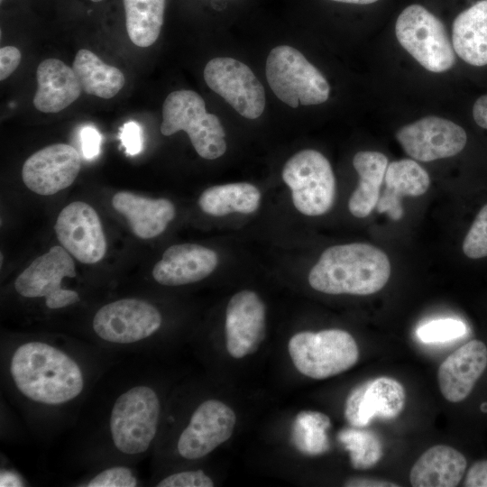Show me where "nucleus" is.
<instances>
[{
	"instance_id": "obj_1",
	"label": "nucleus",
	"mask_w": 487,
	"mask_h": 487,
	"mask_svg": "<svg viewBox=\"0 0 487 487\" xmlns=\"http://www.w3.org/2000/svg\"><path fill=\"white\" fill-rule=\"evenodd\" d=\"M8 371L22 396L44 406L68 404L79 397L86 386L78 361L60 347L43 341L19 345L10 357Z\"/></svg>"
},
{
	"instance_id": "obj_26",
	"label": "nucleus",
	"mask_w": 487,
	"mask_h": 487,
	"mask_svg": "<svg viewBox=\"0 0 487 487\" xmlns=\"http://www.w3.org/2000/svg\"><path fill=\"white\" fill-rule=\"evenodd\" d=\"M72 69L82 91L100 98L114 97L125 84L124 75L119 69L105 63L87 49L77 52Z\"/></svg>"
},
{
	"instance_id": "obj_17",
	"label": "nucleus",
	"mask_w": 487,
	"mask_h": 487,
	"mask_svg": "<svg viewBox=\"0 0 487 487\" xmlns=\"http://www.w3.org/2000/svg\"><path fill=\"white\" fill-rule=\"evenodd\" d=\"M265 305L257 293L241 290L230 299L225 312L228 354L236 359L254 353L265 336Z\"/></svg>"
},
{
	"instance_id": "obj_8",
	"label": "nucleus",
	"mask_w": 487,
	"mask_h": 487,
	"mask_svg": "<svg viewBox=\"0 0 487 487\" xmlns=\"http://www.w3.org/2000/svg\"><path fill=\"white\" fill-rule=\"evenodd\" d=\"M282 179L291 190L294 207L303 215L326 213L335 196V179L328 160L315 150L290 157L282 169Z\"/></svg>"
},
{
	"instance_id": "obj_16",
	"label": "nucleus",
	"mask_w": 487,
	"mask_h": 487,
	"mask_svg": "<svg viewBox=\"0 0 487 487\" xmlns=\"http://www.w3.org/2000/svg\"><path fill=\"white\" fill-rule=\"evenodd\" d=\"M404 387L391 377H378L357 385L349 393L345 407L347 422L364 427L374 418L392 419L404 409Z\"/></svg>"
},
{
	"instance_id": "obj_6",
	"label": "nucleus",
	"mask_w": 487,
	"mask_h": 487,
	"mask_svg": "<svg viewBox=\"0 0 487 487\" xmlns=\"http://www.w3.org/2000/svg\"><path fill=\"white\" fill-rule=\"evenodd\" d=\"M288 349L298 371L317 380L345 372L359 358L355 340L341 329L298 333L290 338Z\"/></svg>"
},
{
	"instance_id": "obj_29",
	"label": "nucleus",
	"mask_w": 487,
	"mask_h": 487,
	"mask_svg": "<svg viewBox=\"0 0 487 487\" xmlns=\"http://www.w3.org/2000/svg\"><path fill=\"white\" fill-rule=\"evenodd\" d=\"M329 418L320 412L306 411L298 415L293 430L294 442L303 453L317 455L329 449L326 429Z\"/></svg>"
},
{
	"instance_id": "obj_7",
	"label": "nucleus",
	"mask_w": 487,
	"mask_h": 487,
	"mask_svg": "<svg viewBox=\"0 0 487 487\" xmlns=\"http://www.w3.org/2000/svg\"><path fill=\"white\" fill-rule=\"evenodd\" d=\"M396 37L400 45L426 69H450L455 56L443 23L420 5L407 6L397 18Z\"/></svg>"
},
{
	"instance_id": "obj_25",
	"label": "nucleus",
	"mask_w": 487,
	"mask_h": 487,
	"mask_svg": "<svg viewBox=\"0 0 487 487\" xmlns=\"http://www.w3.org/2000/svg\"><path fill=\"white\" fill-rule=\"evenodd\" d=\"M353 165L360 179L349 198L348 208L354 216L363 218L370 215L380 198L388 159L379 152L362 151L354 155Z\"/></svg>"
},
{
	"instance_id": "obj_34",
	"label": "nucleus",
	"mask_w": 487,
	"mask_h": 487,
	"mask_svg": "<svg viewBox=\"0 0 487 487\" xmlns=\"http://www.w3.org/2000/svg\"><path fill=\"white\" fill-rule=\"evenodd\" d=\"M158 487H212L214 482L202 470L182 471L161 480Z\"/></svg>"
},
{
	"instance_id": "obj_40",
	"label": "nucleus",
	"mask_w": 487,
	"mask_h": 487,
	"mask_svg": "<svg viewBox=\"0 0 487 487\" xmlns=\"http://www.w3.org/2000/svg\"><path fill=\"white\" fill-rule=\"evenodd\" d=\"M345 486H351V487H355V486L391 487L392 486V487H395L398 485L393 482L382 481V480L381 481V480L367 479V478H350L345 482Z\"/></svg>"
},
{
	"instance_id": "obj_33",
	"label": "nucleus",
	"mask_w": 487,
	"mask_h": 487,
	"mask_svg": "<svg viewBox=\"0 0 487 487\" xmlns=\"http://www.w3.org/2000/svg\"><path fill=\"white\" fill-rule=\"evenodd\" d=\"M139 480L133 471L126 466H113L102 470L82 486L87 487H134Z\"/></svg>"
},
{
	"instance_id": "obj_23",
	"label": "nucleus",
	"mask_w": 487,
	"mask_h": 487,
	"mask_svg": "<svg viewBox=\"0 0 487 487\" xmlns=\"http://www.w3.org/2000/svg\"><path fill=\"white\" fill-rule=\"evenodd\" d=\"M464 455L452 446H431L413 464L409 481L413 487H455L466 470Z\"/></svg>"
},
{
	"instance_id": "obj_28",
	"label": "nucleus",
	"mask_w": 487,
	"mask_h": 487,
	"mask_svg": "<svg viewBox=\"0 0 487 487\" xmlns=\"http://www.w3.org/2000/svg\"><path fill=\"white\" fill-rule=\"evenodd\" d=\"M166 0H124L126 31L138 47H149L158 39Z\"/></svg>"
},
{
	"instance_id": "obj_18",
	"label": "nucleus",
	"mask_w": 487,
	"mask_h": 487,
	"mask_svg": "<svg viewBox=\"0 0 487 487\" xmlns=\"http://www.w3.org/2000/svg\"><path fill=\"white\" fill-rule=\"evenodd\" d=\"M487 367V347L479 340L464 344L440 364L437 381L444 398L457 403L472 392Z\"/></svg>"
},
{
	"instance_id": "obj_31",
	"label": "nucleus",
	"mask_w": 487,
	"mask_h": 487,
	"mask_svg": "<svg viewBox=\"0 0 487 487\" xmlns=\"http://www.w3.org/2000/svg\"><path fill=\"white\" fill-rule=\"evenodd\" d=\"M465 331L463 322L454 318H443L421 325L417 329V335L424 343H438L458 338Z\"/></svg>"
},
{
	"instance_id": "obj_9",
	"label": "nucleus",
	"mask_w": 487,
	"mask_h": 487,
	"mask_svg": "<svg viewBox=\"0 0 487 487\" xmlns=\"http://www.w3.org/2000/svg\"><path fill=\"white\" fill-rule=\"evenodd\" d=\"M75 263L69 252L59 245L37 257L15 280L14 289L27 299H44L50 309H60L80 300L76 290L65 289V277L76 276Z\"/></svg>"
},
{
	"instance_id": "obj_43",
	"label": "nucleus",
	"mask_w": 487,
	"mask_h": 487,
	"mask_svg": "<svg viewBox=\"0 0 487 487\" xmlns=\"http://www.w3.org/2000/svg\"><path fill=\"white\" fill-rule=\"evenodd\" d=\"M90 1L95 2V3H97V2H101V1H103V0H90Z\"/></svg>"
},
{
	"instance_id": "obj_30",
	"label": "nucleus",
	"mask_w": 487,
	"mask_h": 487,
	"mask_svg": "<svg viewBox=\"0 0 487 487\" xmlns=\"http://www.w3.org/2000/svg\"><path fill=\"white\" fill-rule=\"evenodd\" d=\"M360 428H344L339 432L338 439L349 451L352 466L368 469L381 459L382 444L375 433Z\"/></svg>"
},
{
	"instance_id": "obj_41",
	"label": "nucleus",
	"mask_w": 487,
	"mask_h": 487,
	"mask_svg": "<svg viewBox=\"0 0 487 487\" xmlns=\"http://www.w3.org/2000/svg\"><path fill=\"white\" fill-rule=\"evenodd\" d=\"M23 482L16 473L10 471H2L0 477V486H23Z\"/></svg>"
},
{
	"instance_id": "obj_15",
	"label": "nucleus",
	"mask_w": 487,
	"mask_h": 487,
	"mask_svg": "<svg viewBox=\"0 0 487 487\" xmlns=\"http://www.w3.org/2000/svg\"><path fill=\"white\" fill-rule=\"evenodd\" d=\"M81 168L78 151L66 143H55L32 154L23 163L22 178L36 194L53 195L76 179Z\"/></svg>"
},
{
	"instance_id": "obj_2",
	"label": "nucleus",
	"mask_w": 487,
	"mask_h": 487,
	"mask_svg": "<svg viewBox=\"0 0 487 487\" xmlns=\"http://www.w3.org/2000/svg\"><path fill=\"white\" fill-rule=\"evenodd\" d=\"M391 275L386 253L368 244L354 243L326 249L308 274V283L326 294L371 295Z\"/></svg>"
},
{
	"instance_id": "obj_20",
	"label": "nucleus",
	"mask_w": 487,
	"mask_h": 487,
	"mask_svg": "<svg viewBox=\"0 0 487 487\" xmlns=\"http://www.w3.org/2000/svg\"><path fill=\"white\" fill-rule=\"evenodd\" d=\"M112 205L127 219L132 232L141 239L161 234L176 215L170 200L151 198L129 191L115 194Z\"/></svg>"
},
{
	"instance_id": "obj_10",
	"label": "nucleus",
	"mask_w": 487,
	"mask_h": 487,
	"mask_svg": "<svg viewBox=\"0 0 487 487\" xmlns=\"http://www.w3.org/2000/svg\"><path fill=\"white\" fill-rule=\"evenodd\" d=\"M162 317L152 304L139 299H122L100 308L92 321L95 334L115 345H133L154 335Z\"/></svg>"
},
{
	"instance_id": "obj_21",
	"label": "nucleus",
	"mask_w": 487,
	"mask_h": 487,
	"mask_svg": "<svg viewBox=\"0 0 487 487\" xmlns=\"http://www.w3.org/2000/svg\"><path fill=\"white\" fill-rule=\"evenodd\" d=\"M38 88L33 106L42 113H58L75 102L82 88L72 68L58 59H47L37 68Z\"/></svg>"
},
{
	"instance_id": "obj_12",
	"label": "nucleus",
	"mask_w": 487,
	"mask_h": 487,
	"mask_svg": "<svg viewBox=\"0 0 487 487\" xmlns=\"http://www.w3.org/2000/svg\"><path fill=\"white\" fill-rule=\"evenodd\" d=\"M396 138L405 152L419 161L455 156L467 142L464 128L437 116H426L400 128Z\"/></svg>"
},
{
	"instance_id": "obj_37",
	"label": "nucleus",
	"mask_w": 487,
	"mask_h": 487,
	"mask_svg": "<svg viewBox=\"0 0 487 487\" xmlns=\"http://www.w3.org/2000/svg\"><path fill=\"white\" fill-rule=\"evenodd\" d=\"M21 51L14 46L0 49V80L7 78L17 69L21 61Z\"/></svg>"
},
{
	"instance_id": "obj_4",
	"label": "nucleus",
	"mask_w": 487,
	"mask_h": 487,
	"mask_svg": "<svg viewBox=\"0 0 487 487\" xmlns=\"http://www.w3.org/2000/svg\"><path fill=\"white\" fill-rule=\"evenodd\" d=\"M179 131L188 133L204 159H217L226 151L225 133L219 118L207 112L204 99L195 91H173L163 102L161 133L170 136Z\"/></svg>"
},
{
	"instance_id": "obj_22",
	"label": "nucleus",
	"mask_w": 487,
	"mask_h": 487,
	"mask_svg": "<svg viewBox=\"0 0 487 487\" xmlns=\"http://www.w3.org/2000/svg\"><path fill=\"white\" fill-rule=\"evenodd\" d=\"M384 179L385 189L375 207L379 213H387L392 220H400L403 216L401 197L421 196L430 184L427 170L410 159L388 164Z\"/></svg>"
},
{
	"instance_id": "obj_11",
	"label": "nucleus",
	"mask_w": 487,
	"mask_h": 487,
	"mask_svg": "<svg viewBox=\"0 0 487 487\" xmlns=\"http://www.w3.org/2000/svg\"><path fill=\"white\" fill-rule=\"evenodd\" d=\"M204 79L242 116L256 119L262 114L264 88L244 63L227 57L212 59L204 69Z\"/></svg>"
},
{
	"instance_id": "obj_5",
	"label": "nucleus",
	"mask_w": 487,
	"mask_h": 487,
	"mask_svg": "<svg viewBox=\"0 0 487 487\" xmlns=\"http://www.w3.org/2000/svg\"><path fill=\"white\" fill-rule=\"evenodd\" d=\"M265 73L275 96L293 108L318 105L329 97L330 87L325 77L293 47L272 49L266 60Z\"/></svg>"
},
{
	"instance_id": "obj_3",
	"label": "nucleus",
	"mask_w": 487,
	"mask_h": 487,
	"mask_svg": "<svg viewBox=\"0 0 487 487\" xmlns=\"http://www.w3.org/2000/svg\"><path fill=\"white\" fill-rule=\"evenodd\" d=\"M160 416V398L152 387L135 385L121 393L109 418L115 449L130 456L144 454L156 436Z\"/></svg>"
},
{
	"instance_id": "obj_36",
	"label": "nucleus",
	"mask_w": 487,
	"mask_h": 487,
	"mask_svg": "<svg viewBox=\"0 0 487 487\" xmlns=\"http://www.w3.org/2000/svg\"><path fill=\"white\" fill-rule=\"evenodd\" d=\"M102 137L93 126H85L80 132L81 150L87 160L94 159L100 152Z\"/></svg>"
},
{
	"instance_id": "obj_42",
	"label": "nucleus",
	"mask_w": 487,
	"mask_h": 487,
	"mask_svg": "<svg viewBox=\"0 0 487 487\" xmlns=\"http://www.w3.org/2000/svg\"><path fill=\"white\" fill-rule=\"evenodd\" d=\"M340 3L355 4V5H369L377 2L378 0H332Z\"/></svg>"
},
{
	"instance_id": "obj_19",
	"label": "nucleus",
	"mask_w": 487,
	"mask_h": 487,
	"mask_svg": "<svg viewBox=\"0 0 487 487\" xmlns=\"http://www.w3.org/2000/svg\"><path fill=\"white\" fill-rule=\"evenodd\" d=\"M218 263L215 251L196 244L170 246L154 265L152 276L164 286H181L199 281L210 275Z\"/></svg>"
},
{
	"instance_id": "obj_39",
	"label": "nucleus",
	"mask_w": 487,
	"mask_h": 487,
	"mask_svg": "<svg viewBox=\"0 0 487 487\" xmlns=\"http://www.w3.org/2000/svg\"><path fill=\"white\" fill-rule=\"evenodd\" d=\"M473 116L480 127L487 129V95L480 96L475 101L473 107Z\"/></svg>"
},
{
	"instance_id": "obj_24",
	"label": "nucleus",
	"mask_w": 487,
	"mask_h": 487,
	"mask_svg": "<svg viewBox=\"0 0 487 487\" xmlns=\"http://www.w3.org/2000/svg\"><path fill=\"white\" fill-rule=\"evenodd\" d=\"M455 53L466 63L487 65V0H480L461 12L453 23Z\"/></svg>"
},
{
	"instance_id": "obj_35",
	"label": "nucleus",
	"mask_w": 487,
	"mask_h": 487,
	"mask_svg": "<svg viewBox=\"0 0 487 487\" xmlns=\"http://www.w3.org/2000/svg\"><path fill=\"white\" fill-rule=\"evenodd\" d=\"M120 140L128 155H136L142 149V133L140 124L130 121L124 124L120 133Z\"/></svg>"
},
{
	"instance_id": "obj_32",
	"label": "nucleus",
	"mask_w": 487,
	"mask_h": 487,
	"mask_svg": "<svg viewBox=\"0 0 487 487\" xmlns=\"http://www.w3.org/2000/svg\"><path fill=\"white\" fill-rule=\"evenodd\" d=\"M464 253L471 259L487 256V204L478 212L463 243Z\"/></svg>"
},
{
	"instance_id": "obj_13",
	"label": "nucleus",
	"mask_w": 487,
	"mask_h": 487,
	"mask_svg": "<svg viewBox=\"0 0 487 487\" xmlns=\"http://www.w3.org/2000/svg\"><path fill=\"white\" fill-rule=\"evenodd\" d=\"M235 423V413L224 402L217 400L202 402L179 436V455L188 460L206 456L230 438Z\"/></svg>"
},
{
	"instance_id": "obj_14",
	"label": "nucleus",
	"mask_w": 487,
	"mask_h": 487,
	"mask_svg": "<svg viewBox=\"0 0 487 487\" xmlns=\"http://www.w3.org/2000/svg\"><path fill=\"white\" fill-rule=\"evenodd\" d=\"M54 230L59 242L78 261L99 262L106 254V241L96 211L83 201H74L58 216Z\"/></svg>"
},
{
	"instance_id": "obj_27",
	"label": "nucleus",
	"mask_w": 487,
	"mask_h": 487,
	"mask_svg": "<svg viewBox=\"0 0 487 487\" xmlns=\"http://www.w3.org/2000/svg\"><path fill=\"white\" fill-rule=\"evenodd\" d=\"M260 202V190L247 182L213 186L203 191L198 198L202 211L214 216L251 214L258 209Z\"/></svg>"
},
{
	"instance_id": "obj_38",
	"label": "nucleus",
	"mask_w": 487,
	"mask_h": 487,
	"mask_svg": "<svg viewBox=\"0 0 487 487\" xmlns=\"http://www.w3.org/2000/svg\"><path fill=\"white\" fill-rule=\"evenodd\" d=\"M465 487H487V460L477 461L472 464L465 476Z\"/></svg>"
}]
</instances>
